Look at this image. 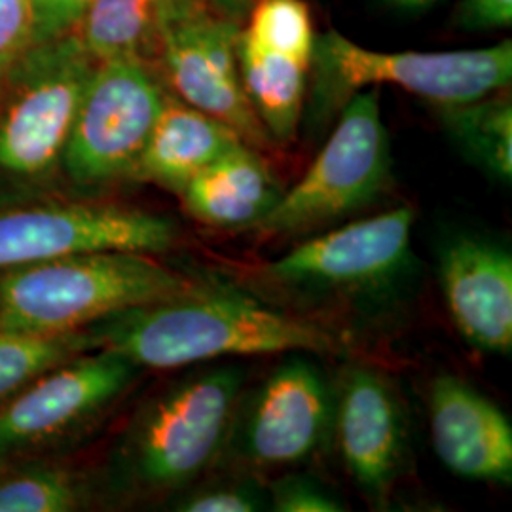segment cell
Masks as SVG:
<instances>
[{"label":"cell","instance_id":"3","mask_svg":"<svg viewBox=\"0 0 512 512\" xmlns=\"http://www.w3.org/2000/svg\"><path fill=\"white\" fill-rule=\"evenodd\" d=\"M196 285L147 253L63 256L0 272V327L38 334L78 332Z\"/></svg>","mask_w":512,"mask_h":512},{"label":"cell","instance_id":"9","mask_svg":"<svg viewBox=\"0 0 512 512\" xmlns=\"http://www.w3.org/2000/svg\"><path fill=\"white\" fill-rule=\"evenodd\" d=\"M141 368L110 349H92L42 372L0 404V461L44 450L107 412Z\"/></svg>","mask_w":512,"mask_h":512},{"label":"cell","instance_id":"25","mask_svg":"<svg viewBox=\"0 0 512 512\" xmlns=\"http://www.w3.org/2000/svg\"><path fill=\"white\" fill-rule=\"evenodd\" d=\"M33 0H0V80L33 44Z\"/></svg>","mask_w":512,"mask_h":512},{"label":"cell","instance_id":"13","mask_svg":"<svg viewBox=\"0 0 512 512\" xmlns=\"http://www.w3.org/2000/svg\"><path fill=\"white\" fill-rule=\"evenodd\" d=\"M340 459L368 497L385 501L406 463V421L393 384L370 366H349L332 391V423Z\"/></svg>","mask_w":512,"mask_h":512},{"label":"cell","instance_id":"27","mask_svg":"<svg viewBox=\"0 0 512 512\" xmlns=\"http://www.w3.org/2000/svg\"><path fill=\"white\" fill-rule=\"evenodd\" d=\"M456 23L465 31L507 29L512 23V0H461Z\"/></svg>","mask_w":512,"mask_h":512},{"label":"cell","instance_id":"23","mask_svg":"<svg viewBox=\"0 0 512 512\" xmlns=\"http://www.w3.org/2000/svg\"><path fill=\"white\" fill-rule=\"evenodd\" d=\"M173 511L181 512H258L270 511L268 490L253 478H228L200 486L179 495Z\"/></svg>","mask_w":512,"mask_h":512},{"label":"cell","instance_id":"19","mask_svg":"<svg viewBox=\"0 0 512 512\" xmlns=\"http://www.w3.org/2000/svg\"><path fill=\"white\" fill-rule=\"evenodd\" d=\"M313 54L260 44L239 31V74L274 145H291L308 99Z\"/></svg>","mask_w":512,"mask_h":512},{"label":"cell","instance_id":"11","mask_svg":"<svg viewBox=\"0 0 512 512\" xmlns=\"http://www.w3.org/2000/svg\"><path fill=\"white\" fill-rule=\"evenodd\" d=\"M332 389L317 365L294 355L270 372L249 401L239 399L222 458L253 471L285 469L313 458L329 440Z\"/></svg>","mask_w":512,"mask_h":512},{"label":"cell","instance_id":"15","mask_svg":"<svg viewBox=\"0 0 512 512\" xmlns=\"http://www.w3.org/2000/svg\"><path fill=\"white\" fill-rule=\"evenodd\" d=\"M429 433L437 458L450 473L511 484V421L494 401L454 374H440L431 384Z\"/></svg>","mask_w":512,"mask_h":512},{"label":"cell","instance_id":"21","mask_svg":"<svg viewBox=\"0 0 512 512\" xmlns=\"http://www.w3.org/2000/svg\"><path fill=\"white\" fill-rule=\"evenodd\" d=\"M95 348L88 330L38 334L0 327V404L42 372Z\"/></svg>","mask_w":512,"mask_h":512},{"label":"cell","instance_id":"18","mask_svg":"<svg viewBox=\"0 0 512 512\" xmlns=\"http://www.w3.org/2000/svg\"><path fill=\"white\" fill-rule=\"evenodd\" d=\"M205 8V0H93L74 33L95 61L135 57L152 63L165 35Z\"/></svg>","mask_w":512,"mask_h":512},{"label":"cell","instance_id":"22","mask_svg":"<svg viewBox=\"0 0 512 512\" xmlns=\"http://www.w3.org/2000/svg\"><path fill=\"white\" fill-rule=\"evenodd\" d=\"M86 499L84 484L55 465L0 469V512H69Z\"/></svg>","mask_w":512,"mask_h":512},{"label":"cell","instance_id":"14","mask_svg":"<svg viewBox=\"0 0 512 512\" xmlns=\"http://www.w3.org/2000/svg\"><path fill=\"white\" fill-rule=\"evenodd\" d=\"M442 296L463 342L488 355L512 351V255L478 236L450 239L439 256Z\"/></svg>","mask_w":512,"mask_h":512},{"label":"cell","instance_id":"12","mask_svg":"<svg viewBox=\"0 0 512 512\" xmlns=\"http://www.w3.org/2000/svg\"><path fill=\"white\" fill-rule=\"evenodd\" d=\"M241 23L211 8L173 27L154 57L165 90L234 129L249 147H274L245 93L238 63Z\"/></svg>","mask_w":512,"mask_h":512},{"label":"cell","instance_id":"7","mask_svg":"<svg viewBox=\"0 0 512 512\" xmlns=\"http://www.w3.org/2000/svg\"><path fill=\"white\" fill-rule=\"evenodd\" d=\"M412 226L410 207L340 224L268 262L256 279L294 300H357L382 293L412 264Z\"/></svg>","mask_w":512,"mask_h":512},{"label":"cell","instance_id":"1","mask_svg":"<svg viewBox=\"0 0 512 512\" xmlns=\"http://www.w3.org/2000/svg\"><path fill=\"white\" fill-rule=\"evenodd\" d=\"M95 348L154 370L272 353L346 355V334L313 319L262 304L236 289L190 291L116 313L92 325Z\"/></svg>","mask_w":512,"mask_h":512},{"label":"cell","instance_id":"8","mask_svg":"<svg viewBox=\"0 0 512 512\" xmlns=\"http://www.w3.org/2000/svg\"><path fill=\"white\" fill-rule=\"evenodd\" d=\"M165 95L152 63L135 57L97 61L63 152L67 177L82 188L133 179Z\"/></svg>","mask_w":512,"mask_h":512},{"label":"cell","instance_id":"26","mask_svg":"<svg viewBox=\"0 0 512 512\" xmlns=\"http://www.w3.org/2000/svg\"><path fill=\"white\" fill-rule=\"evenodd\" d=\"M93 0H33V44L73 33Z\"/></svg>","mask_w":512,"mask_h":512},{"label":"cell","instance_id":"29","mask_svg":"<svg viewBox=\"0 0 512 512\" xmlns=\"http://www.w3.org/2000/svg\"><path fill=\"white\" fill-rule=\"evenodd\" d=\"M387 2H391L393 6L403 8V10H423L431 4H435L437 0H387Z\"/></svg>","mask_w":512,"mask_h":512},{"label":"cell","instance_id":"6","mask_svg":"<svg viewBox=\"0 0 512 512\" xmlns=\"http://www.w3.org/2000/svg\"><path fill=\"white\" fill-rule=\"evenodd\" d=\"M69 33L31 44L0 80V177L42 181L61 167L74 118L95 67Z\"/></svg>","mask_w":512,"mask_h":512},{"label":"cell","instance_id":"10","mask_svg":"<svg viewBox=\"0 0 512 512\" xmlns=\"http://www.w3.org/2000/svg\"><path fill=\"white\" fill-rule=\"evenodd\" d=\"M175 241L171 220L141 209L92 202L12 207L0 211V272L101 251L160 255Z\"/></svg>","mask_w":512,"mask_h":512},{"label":"cell","instance_id":"17","mask_svg":"<svg viewBox=\"0 0 512 512\" xmlns=\"http://www.w3.org/2000/svg\"><path fill=\"white\" fill-rule=\"evenodd\" d=\"M239 143L243 141L234 129L167 92L133 179L179 196L200 171Z\"/></svg>","mask_w":512,"mask_h":512},{"label":"cell","instance_id":"2","mask_svg":"<svg viewBox=\"0 0 512 512\" xmlns=\"http://www.w3.org/2000/svg\"><path fill=\"white\" fill-rule=\"evenodd\" d=\"M243 391L236 365L196 370L143 404L118 440L109 476L120 494L183 492L224 452Z\"/></svg>","mask_w":512,"mask_h":512},{"label":"cell","instance_id":"28","mask_svg":"<svg viewBox=\"0 0 512 512\" xmlns=\"http://www.w3.org/2000/svg\"><path fill=\"white\" fill-rule=\"evenodd\" d=\"M205 2L213 12H217L220 16L243 23L249 10L255 6L256 0H205Z\"/></svg>","mask_w":512,"mask_h":512},{"label":"cell","instance_id":"16","mask_svg":"<svg viewBox=\"0 0 512 512\" xmlns=\"http://www.w3.org/2000/svg\"><path fill=\"white\" fill-rule=\"evenodd\" d=\"M262 150L239 143L207 165L179 194L184 211L220 230L253 228L283 196Z\"/></svg>","mask_w":512,"mask_h":512},{"label":"cell","instance_id":"24","mask_svg":"<svg viewBox=\"0 0 512 512\" xmlns=\"http://www.w3.org/2000/svg\"><path fill=\"white\" fill-rule=\"evenodd\" d=\"M270 511L277 512H340L344 503L329 488L310 475H285L268 488Z\"/></svg>","mask_w":512,"mask_h":512},{"label":"cell","instance_id":"5","mask_svg":"<svg viewBox=\"0 0 512 512\" xmlns=\"http://www.w3.org/2000/svg\"><path fill=\"white\" fill-rule=\"evenodd\" d=\"M391 148L380 88L351 95L302 179L251 228L262 238H308L338 226L384 194Z\"/></svg>","mask_w":512,"mask_h":512},{"label":"cell","instance_id":"20","mask_svg":"<svg viewBox=\"0 0 512 512\" xmlns=\"http://www.w3.org/2000/svg\"><path fill=\"white\" fill-rule=\"evenodd\" d=\"M440 122L463 156L497 183L512 181V103L503 92L440 109Z\"/></svg>","mask_w":512,"mask_h":512},{"label":"cell","instance_id":"4","mask_svg":"<svg viewBox=\"0 0 512 512\" xmlns=\"http://www.w3.org/2000/svg\"><path fill=\"white\" fill-rule=\"evenodd\" d=\"M311 76L313 105L321 114L380 86L401 88L439 109L456 107L511 86L512 42L456 52H378L332 29L315 37Z\"/></svg>","mask_w":512,"mask_h":512}]
</instances>
